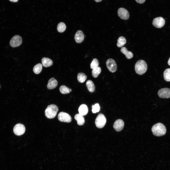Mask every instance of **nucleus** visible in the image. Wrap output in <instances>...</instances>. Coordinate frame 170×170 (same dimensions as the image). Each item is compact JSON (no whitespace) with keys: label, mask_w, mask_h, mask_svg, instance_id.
Instances as JSON below:
<instances>
[{"label":"nucleus","mask_w":170,"mask_h":170,"mask_svg":"<svg viewBox=\"0 0 170 170\" xmlns=\"http://www.w3.org/2000/svg\"><path fill=\"white\" fill-rule=\"evenodd\" d=\"M158 95L160 98H170V89L167 88H162L158 92Z\"/></svg>","instance_id":"11"},{"label":"nucleus","mask_w":170,"mask_h":170,"mask_svg":"<svg viewBox=\"0 0 170 170\" xmlns=\"http://www.w3.org/2000/svg\"><path fill=\"white\" fill-rule=\"evenodd\" d=\"M126 42V40L125 38L121 36L117 40V45L118 47H121L125 44Z\"/></svg>","instance_id":"20"},{"label":"nucleus","mask_w":170,"mask_h":170,"mask_svg":"<svg viewBox=\"0 0 170 170\" xmlns=\"http://www.w3.org/2000/svg\"><path fill=\"white\" fill-rule=\"evenodd\" d=\"M69 89L65 85H62L60 87L59 90L61 93L65 94H69L71 92Z\"/></svg>","instance_id":"26"},{"label":"nucleus","mask_w":170,"mask_h":170,"mask_svg":"<svg viewBox=\"0 0 170 170\" xmlns=\"http://www.w3.org/2000/svg\"><path fill=\"white\" fill-rule=\"evenodd\" d=\"M58 110V108L56 105H50L47 106L45 110V116L48 119L53 118L56 116Z\"/></svg>","instance_id":"3"},{"label":"nucleus","mask_w":170,"mask_h":170,"mask_svg":"<svg viewBox=\"0 0 170 170\" xmlns=\"http://www.w3.org/2000/svg\"><path fill=\"white\" fill-rule=\"evenodd\" d=\"M83 116L79 114H76L75 116V119L77 121L78 124L79 125H83L85 123V119Z\"/></svg>","instance_id":"17"},{"label":"nucleus","mask_w":170,"mask_h":170,"mask_svg":"<svg viewBox=\"0 0 170 170\" xmlns=\"http://www.w3.org/2000/svg\"><path fill=\"white\" fill-rule=\"evenodd\" d=\"M86 85L88 90L91 92H94L95 90L94 85L92 81L88 80L86 83Z\"/></svg>","instance_id":"19"},{"label":"nucleus","mask_w":170,"mask_h":170,"mask_svg":"<svg viewBox=\"0 0 170 170\" xmlns=\"http://www.w3.org/2000/svg\"><path fill=\"white\" fill-rule=\"evenodd\" d=\"M120 51L125 55L126 58L128 59H131L133 57V54L132 52L128 51L125 47H122Z\"/></svg>","instance_id":"15"},{"label":"nucleus","mask_w":170,"mask_h":170,"mask_svg":"<svg viewBox=\"0 0 170 170\" xmlns=\"http://www.w3.org/2000/svg\"><path fill=\"white\" fill-rule=\"evenodd\" d=\"M92 111L94 113L98 112L100 110V107L98 103H96L92 106Z\"/></svg>","instance_id":"28"},{"label":"nucleus","mask_w":170,"mask_h":170,"mask_svg":"<svg viewBox=\"0 0 170 170\" xmlns=\"http://www.w3.org/2000/svg\"><path fill=\"white\" fill-rule=\"evenodd\" d=\"M41 61L42 65L45 67H47L51 66L53 63L52 61L51 60L46 57L42 58Z\"/></svg>","instance_id":"18"},{"label":"nucleus","mask_w":170,"mask_h":170,"mask_svg":"<svg viewBox=\"0 0 170 170\" xmlns=\"http://www.w3.org/2000/svg\"><path fill=\"white\" fill-rule=\"evenodd\" d=\"M164 19L162 17H159L154 18L153 21V25L157 28H160L164 25L165 23Z\"/></svg>","instance_id":"9"},{"label":"nucleus","mask_w":170,"mask_h":170,"mask_svg":"<svg viewBox=\"0 0 170 170\" xmlns=\"http://www.w3.org/2000/svg\"><path fill=\"white\" fill-rule=\"evenodd\" d=\"M168 64L170 66V57L169 58L168 62Z\"/></svg>","instance_id":"31"},{"label":"nucleus","mask_w":170,"mask_h":170,"mask_svg":"<svg viewBox=\"0 0 170 170\" xmlns=\"http://www.w3.org/2000/svg\"><path fill=\"white\" fill-rule=\"evenodd\" d=\"M22 42V39L20 36L16 35L13 36L10 41V45L13 47H16L20 46Z\"/></svg>","instance_id":"5"},{"label":"nucleus","mask_w":170,"mask_h":170,"mask_svg":"<svg viewBox=\"0 0 170 170\" xmlns=\"http://www.w3.org/2000/svg\"><path fill=\"white\" fill-rule=\"evenodd\" d=\"M151 130L153 134L157 136H163L166 132L165 127L161 123H158L154 125L152 127Z\"/></svg>","instance_id":"1"},{"label":"nucleus","mask_w":170,"mask_h":170,"mask_svg":"<svg viewBox=\"0 0 170 170\" xmlns=\"http://www.w3.org/2000/svg\"><path fill=\"white\" fill-rule=\"evenodd\" d=\"M106 64L107 69L110 72L113 73L117 70V65L113 59L111 58L108 59L106 61Z\"/></svg>","instance_id":"6"},{"label":"nucleus","mask_w":170,"mask_h":170,"mask_svg":"<svg viewBox=\"0 0 170 170\" xmlns=\"http://www.w3.org/2000/svg\"><path fill=\"white\" fill-rule=\"evenodd\" d=\"M88 111L87 106L84 104L81 105L78 109L79 114L83 116L86 115L87 114Z\"/></svg>","instance_id":"16"},{"label":"nucleus","mask_w":170,"mask_h":170,"mask_svg":"<svg viewBox=\"0 0 170 170\" xmlns=\"http://www.w3.org/2000/svg\"><path fill=\"white\" fill-rule=\"evenodd\" d=\"M58 85L57 81L54 78H50L48 81L47 88L49 89H53L56 88Z\"/></svg>","instance_id":"14"},{"label":"nucleus","mask_w":170,"mask_h":170,"mask_svg":"<svg viewBox=\"0 0 170 170\" xmlns=\"http://www.w3.org/2000/svg\"><path fill=\"white\" fill-rule=\"evenodd\" d=\"M135 0L137 3L141 4L144 3L145 1V0Z\"/></svg>","instance_id":"29"},{"label":"nucleus","mask_w":170,"mask_h":170,"mask_svg":"<svg viewBox=\"0 0 170 170\" xmlns=\"http://www.w3.org/2000/svg\"></svg>","instance_id":"33"},{"label":"nucleus","mask_w":170,"mask_h":170,"mask_svg":"<svg viewBox=\"0 0 170 170\" xmlns=\"http://www.w3.org/2000/svg\"><path fill=\"white\" fill-rule=\"evenodd\" d=\"M106 122V117L103 114L100 113L96 119L95 123L96 127L99 128H103Z\"/></svg>","instance_id":"4"},{"label":"nucleus","mask_w":170,"mask_h":170,"mask_svg":"<svg viewBox=\"0 0 170 170\" xmlns=\"http://www.w3.org/2000/svg\"><path fill=\"white\" fill-rule=\"evenodd\" d=\"M94 0L96 2H100L102 0Z\"/></svg>","instance_id":"32"},{"label":"nucleus","mask_w":170,"mask_h":170,"mask_svg":"<svg viewBox=\"0 0 170 170\" xmlns=\"http://www.w3.org/2000/svg\"><path fill=\"white\" fill-rule=\"evenodd\" d=\"M135 67L136 72L139 75H142L146 72L147 65L144 60H140L136 63Z\"/></svg>","instance_id":"2"},{"label":"nucleus","mask_w":170,"mask_h":170,"mask_svg":"<svg viewBox=\"0 0 170 170\" xmlns=\"http://www.w3.org/2000/svg\"><path fill=\"white\" fill-rule=\"evenodd\" d=\"M10 1L12 2H16L18 0H9Z\"/></svg>","instance_id":"30"},{"label":"nucleus","mask_w":170,"mask_h":170,"mask_svg":"<svg viewBox=\"0 0 170 170\" xmlns=\"http://www.w3.org/2000/svg\"><path fill=\"white\" fill-rule=\"evenodd\" d=\"M164 80L167 81H170V68L166 69L163 73Z\"/></svg>","instance_id":"25"},{"label":"nucleus","mask_w":170,"mask_h":170,"mask_svg":"<svg viewBox=\"0 0 170 170\" xmlns=\"http://www.w3.org/2000/svg\"><path fill=\"white\" fill-rule=\"evenodd\" d=\"M99 64L98 60L96 58H94L90 64V68L92 69H94L98 67Z\"/></svg>","instance_id":"27"},{"label":"nucleus","mask_w":170,"mask_h":170,"mask_svg":"<svg viewBox=\"0 0 170 170\" xmlns=\"http://www.w3.org/2000/svg\"><path fill=\"white\" fill-rule=\"evenodd\" d=\"M25 128L24 126L22 124L18 123L14 126L13 132L16 135L20 136L23 134L25 132Z\"/></svg>","instance_id":"8"},{"label":"nucleus","mask_w":170,"mask_h":170,"mask_svg":"<svg viewBox=\"0 0 170 170\" xmlns=\"http://www.w3.org/2000/svg\"><path fill=\"white\" fill-rule=\"evenodd\" d=\"M84 35L83 32L81 30H78L74 36V39L76 42L78 43L82 42L84 40Z\"/></svg>","instance_id":"13"},{"label":"nucleus","mask_w":170,"mask_h":170,"mask_svg":"<svg viewBox=\"0 0 170 170\" xmlns=\"http://www.w3.org/2000/svg\"><path fill=\"white\" fill-rule=\"evenodd\" d=\"M118 16L121 19L126 20L128 19L129 17V14L128 10L123 8H119L118 10Z\"/></svg>","instance_id":"10"},{"label":"nucleus","mask_w":170,"mask_h":170,"mask_svg":"<svg viewBox=\"0 0 170 170\" xmlns=\"http://www.w3.org/2000/svg\"><path fill=\"white\" fill-rule=\"evenodd\" d=\"M124 125V122L121 119L116 120L113 124V128L117 131L119 132L123 128Z\"/></svg>","instance_id":"12"},{"label":"nucleus","mask_w":170,"mask_h":170,"mask_svg":"<svg viewBox=\"0 0 170 170\" xmlns=\"http://www.w3.org/2000/svg\"><path fill=\"white\" fill-rule=\"evenodd\" d=\"M42 68V64L40 63H38L34 66L33 70L35 74H38L41 71Z\"/></svg>","instance_id":"22"},{"label":"nucleus","mask_w":170,"mask_h":170,"mask_svg":"<svg viewBox=\"0 0 170 170\" xmlns=\"http://www.w3.org/2000/svg\"><path fill=\"white\" fill-rule=\"evenodd\" d=\"M66 28L65 24L63 22H60L58 25L57 29L59 32L62 33L65 31Z\"/></svg>","instance_id":"24"},{"label":"nucleus","mask_w":170,"mask_h":170,"mask_svg":"<svg viewBox=\"0 0 170 170\" xmlns=\"http://www.w3.org/2000/svg\"><path fill=\"white\" fill-rule=\"evenodd\" d=\"M101 72V69L99 67H98L93 69L92 72V76L95 78L97 77L100 74Z\"/></svg>","instance_id":"23"},{"label":"nucleus","mask_w":170,"mask_h":170,"mask_svg":"<svg viewBox=\"0 0 170 170\" xmlns=\"http://www.w3.org/2000/svg\"><path fill=\"white\" fill-rule=\"evenodd\" d=\"M87 78V76L84 73H79L77 75L78 81L80 83H83L84 82Z\"/></svg>","instance_id":"21"},{"label":"nucleus","mask_w":170,"mask_h":170,"mask_svg":"<svg viewBox=\"0 0 170 170\" xmlns=\"http://www.w3.org/2000/svg\"><path fill=\"white\" fill-rule=\"evenodd\" d=\"M58 119L60 121L64 122L69 123L72 120V118L68 114L64 112H61L59 114Z\"/></svg>","instance_id":"7"}]
</instances>
